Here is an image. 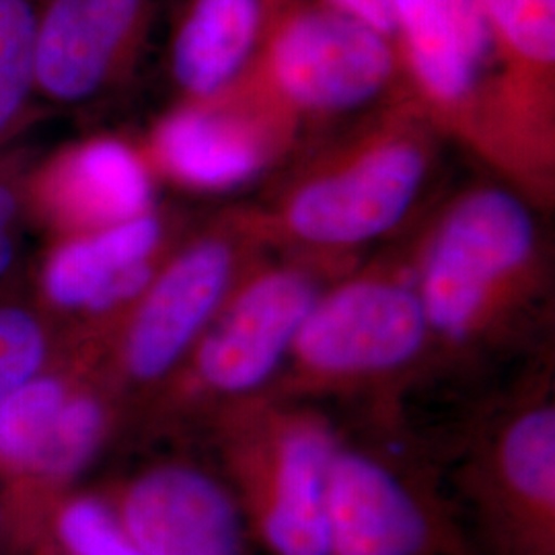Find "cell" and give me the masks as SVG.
Segmentation results:
<instances>
[{"label": "cell", "mask_w": 555, "mask_h": 555, "mask_svg": "<svg viewBox=\"0 0 555 555\" xmlns=\"http://www.w3.org/2000/svg\"><path fill=\"white\" fill-rule=\"evenodd\" d=\"M40 550L62 555H142L100 490L80 488L62 498L48 516L36 552Z\"/></svg>", "instance_id": "44dd1931"}, {"label": "cell", "mask_w": 555, "mask_h": 555, "mask_svg": "<svg viewBox=\"0 0 555 555\" xmlns=\"http://www.w3.org/2000/svg\"><path fill=\"white\" fill-rule=\"evenodd\" d=\"M212 424L256 545L268 555H330V476L341 444L332 424L272 396L224 408Z\"/></svg>", "instance_id": "3957f363"}, {"label": "cell", "mask_w": 555, "mask_h": 555, "mask_svg": "<svg viewBox=\"0 0 555 555\" xmlns=\"http://www.w3.org/2000/svg\"><path fill=\"white\" fill-rule=\"evenodd\" d=\"M259 0H196L173 46L179 85L212 98L247 62L259 31Z\"/></svg>", "instance_id": "d6986e66"}, {"label": "cell", "mask_w": 555, "mask_h": 555, "mask_svg": "<svg viewBox=\"0 0 555 555\" xmlns=\"http://www.w3.org/2000/svg\"><path fill=\"white\" fill-rule=\"evenodd\" d=\"M38 20L29 0H0V139L36 85Z\"/></svg>", "instance_id": "7402d4cb"}, {"label": "cell", "mask_w": 555, "mask_h": 555, "mask_svg": "<svg viewBox=\"0 0 555 555\" xmlns=\"http://www.w3.org/2000/svg\"><path fill=\"white\" fill-rule=\"evenodd\" d=\"M467 494L500 555H555L554 401H525L483 440Z\"/></svg>", "instance_id": "9c48e42d"}, {"label": "cell", "mask_w": 555, "mask_h": 555, "mask_svg": "<svg viewBox=\"0 0 555 555\" xmlns=\"http://www.w3.org/2000/svg\"><path fill=\"white\" fill-rule=\"evenodd\" d=\"M126 426V410L98 375L68 399L50 435L17 476L0 488L11 555H31L62 498L79 488L80 477Z\"/></svg>", "instance_id": "4fadbf2b"}, {"label": "cell", "mask_w": 555, "mask_h": 555, "mask_svg": "<svg viewBox=\"0 0 555 555\" xmlns=\"http://www.w3.org/2000/svg\"><path fill=\"white\" fill-rule=\"evenodd\" d=\"M272 144L266 130L233 114L188 109L165 119L153 139V160L183 188L224 192L256 178Z\"/></svg>", "instance_id": "e0dca14e"}, {"label": "cell", "mask_w": 555, "mask_h": 555, "mask_svg": "<svg viewBox=\"0 0 555 555\" xmlns=\"http://www.w3.org/2000/svg\"><path fill=\"white\" fill-rule=\"evenodd\" d=\"M393 73L391 41L334 7L288 17L268 50V75L278 93L311 112L364 105L389 85Z\"/></svg>", "instance_id": "7c38bea8"}, {"label": "cell", "mask_w": 555, "mask_h": 555, "mask_svg": "<svg viewBox=\"0 0 555 555\" xmlns=\"http://www.w3.org/2000/svg\"><path fill=\"white\" fill-rule=\"evenodd\" d=\"M0 555H11L9 547V535H7V522H4V513L0 506Z\"/></svg>", "instance_id": "d4e9b609"}, {"label": "cell", "mask_w": 555, "mask_h": 555, "mask_svg": "<svg viewBox=\"0 0 555 555\" xmlns=\"http://www.w3.org/2000/svg\"><path fill=\"white\" fill-rule=\"evenodd\" d=\"M251 233L247 217L235 233L215 229L173 249L121 321L107 344L101 377L121 401L126 424L178 371L238 278L249 270L241 249Z\"/></svg>", "instance_id": "5b68a950"}, {"label": "cell", "mask_w": 555, "mask_h": 555, "mask_svg": "<svg viewBox=\"0 0 555 555\" xmlns=\"http://www.w3.org/2000/svg\"><path fill=\"white\" fill-rule=\"evenodd\" d=\"M27 210L56 238L93 233L151 212L153 178L128 144L91 140L27 173Z\"/></svg>", "instance_id": "5bb4252c"}, {"label": "cell", "mask_w": 555, "mask_h": 555, "mask_svg": "<svg viewBox=\"0 0 555 555\" xmlns=\"http://www.w3.org/2000/svg\"><path fill=\"white\" fill-rule=\"evenodd\" d=\"M142 555H256L229 481L165 459L98 488Z\"/></svg>", "instance_id": "30bf717a"}, {"label": "cell", "mask_w": 555, "mask_h": 555, "mask_svg": "<svg viewBox=\"0 0 555 555\" xmlns=\"http://www.w3.org/2000/svg\"><path fill=\"white\" fill-rule=\"evenodd\" d=\"M142 0H52L36 34V85L59 101L100 91L132 38Z\"/></svg>", "instance_id": "2e32d148"}, {"label": "cell", "mask_w": 555, "mask_h": 555, "mask_svg": "<svg viewBox=\"0 0 555 555\" xmlns=\"http://www.w3.org/2000/svg\"><path fill=\"white\" fill-rule=\"evenodd\" d=\"M334 280L300 261L247 270L224 298L178 371L128 420L144 435H163L199 414L266 396L297 334ZM212 416V417H215Z\"/></svg>", "instance_id": "7a4b0ae2"}, {"label": "cell", "mask_w": 555, "mask_h": 555, "mask_svg": "<svg viewBox=\"0 0 555 555\" xmlns=\"http://www.w3.org/2000/svg\"><path fill=\"white\" fill-rule=\"evenodd\" d=\"M60 327L31 295L27 278L0 293V408L52 360Z\"/></svg>", "instance_id": "ffe728a7"}, {"label": "cell", "mask_w": 555, "mask_h": 555, "mask_svg": "<svg viewBox=\"0 0 555 555\" xmlns=\"http://www.w3.org/2000/svg\"><path fill=\"white\" fill-rule=\"evenodd\" d=\"M492 59L502 62L500 116L520 159L554 165V130L547 121L555 66V0H477Z\"/></svg>", "instance_id": "9a60e30c"}, {"label": "cell", "mask_w": 555, "mask_h": 555, "mask_svg": "<svg viewBox=\"0 0 555 555\" xmlns=\"http://www.w3.org/2000/svg\"><path fill=\"white\" fill-rule=\"evenodd\" d=\"M171 251L167 222L151 210L101 231L56 238L27 282L60 334L107 346Z\"/></svg>", "instance_id": "52a82bcc"}, {"label": "cell", "mask_w": 555, "mask_h": 555, "mask_svg": "<svg viewBox=\"0 0 555 555\" xmlns=\"http://www.w3.org/2000/svg\"><path fill=\"white\" fill-rule=\"evenodd\" d=\"M428 352L412 270L371 268L327 284L266 396L295 401L362 389L403 375Z\"/></svg>", "instance_id": "277c9868"}, {"label": "cell", "mask_w": 555, "mask_h": 555, "mask_svg": "<svg viewBox=\"0 0 555 555\" xmlns=\"http://www.w3.org/2000/svg\"><path fill=\"white\" fill-rule=\"evenodd\" d=\"M27 219V173L17 160L0 159V293L27 278L23 270Z\"/></svg>", "instance_id": "603a6c76"}, {"label": "cell", "mask_w": 555, "mask_h": 555, "mask_svg": "<svg viewBox=\"0 0 555 555\" xmlns=\"http://www.w3.org/2000/svg\"><path fill=\"white\" fill-rule=\"evenodd\" d=\"M430 157L414 130H383L298 179L272 215L254 220L261 238L337 254L387 235L410 215Z\"/></svg>", "instance_id": "8992f818"}, {"label": "cell", "mask_w": 555, "mask_h": 555, "mask_svg": "<svg viewBox=\"0 0 555 555\" xmlns=\"http://www.w3.org/2000/svg\"><path fill=\"white\" fill-rule=\"evenodd\" d=\"M330 555H474L447 500L405 467L339 444L327 498Z\"/></svg>", "instance_id": "ba28073f"}, {"label": "cell", "mask_w": 555, "mask_h": 555, "mask_svg": "<svg viewBox=\"0 0 555 555\" xmlns=\"http://www.w3.org/2000/svg\"><path fill=\"white\" fill-rule=\"evenodd\" d=\"M330 2L336 4V11L362 21L383 38L389 41L396 38L397 17L393 0H330Z\"/></svg>", "instance_id": "cb8c5ba5"}, {"label": "cell", "mask_w": 555, "mask_h": 555, "mask_svg": "<svg viewBox=\"0 0 555 555\" xmlns=\"http://www.w3.org/2000/svg\"><path fill=\"white\" fill-rule=\"evenodd\" d=\"M103 357L98 341L62 334L52 360L0 408V488L40 449L73 393L100 373Z\"/></svg>", "instance_id": "ac0fdd59"}, {"label": "cell", "mask_w": 555, "mask_h": 555, "mask_svg": "<svg viewBox=\"0 0 555 555\" xmlns=\"http://www.w3.org/2000/svg\"><path fill=\"white\" fill-rule=\"evenodd\" d=\"M397 34L417 91L451 134L488 151L483 77L492 43L477 0H393Z\"/></svg>", "instance_id": "8fae6325"}, {"label": "cell", "mask_w": 555, "mask_h": 555, "mask_svg": "<svg viewBox=\"0 0 555 555\" xmlns=\"http://www.w3.org/2000/svg\"><path fill=\"white\" fill-rule=\"evenodd\" d=\"M34 555H62L56 554V552H52V550H40V552H36Z\"/></svg>", "instance_id": "484cf974"}, {"label": "cell", "mask_w": 555, "mask_h": 555, "mask_svg": "<svg viewBox=\"0 0 555 555\" xmlns=\"http://www.w3.org/2000/svg\"><path fill=\"white\" fill-rule=\"evenodd\" d=\"M412 276L430 348L469 357L513 339L545 298V268L527 199L492 185L456 198Z\"/></svg>", "instance_id": "6da1fadb"}]
</instances>
